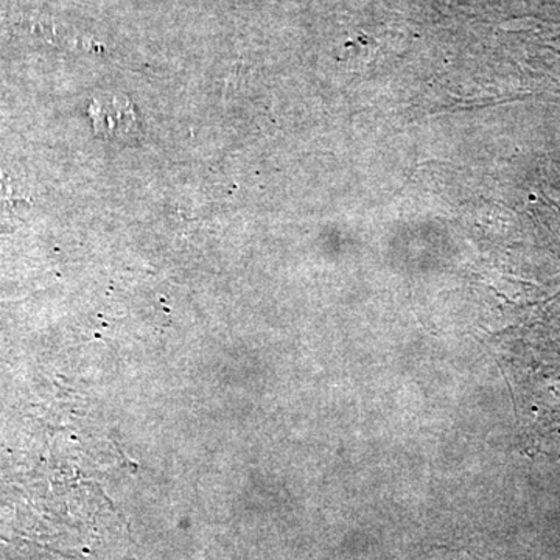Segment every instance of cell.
I'll use <instances>...</instances> for the list:
<instances>
[{"label": "cell", "mask_w": 560, "mask_h": 560, "mask_svg": "<svg viewBox=\"0 0 560 560\" xmlns=\"http://www.w3.org/2000/svg\"><path fill=\"white\" fill-rule=\"evenodd\" d=\"M94 128L103 139L124 140L138 132V119L130 102L121 97H106L91 105Z\"/></svg>", "instance_id": "1"}]
</instances>
